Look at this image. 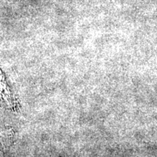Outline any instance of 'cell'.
Wrapping results in <instances>:
<instances>
[{
	"label": "cell",
	"instance_id": "cell-1",
	"mask_svg": "<svg viewBox=\"0 0 157 157\" xmlns=\"http://www.w3.org/2000/svg\"><path fill=\"white\" fill-rule=\"evenodd\" d=\"M0 104L4 106L13 108L15 106L13 95L7 87L3 74L0 71Z\"/></svg>",
	"mask_w": 157,
	"mask_h": 157
}]
</instances>
